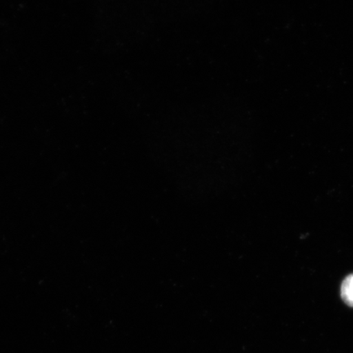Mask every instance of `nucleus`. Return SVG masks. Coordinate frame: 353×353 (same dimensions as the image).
I'll use <instances>...</instances> for the list:
<instances>
[{
  "label": "nucleus",
  "instance_id": "1",
  "mask_svg": "<svg viewBox=\"0 0 353 353\" xmlns=\"http://www.w3.org/2000/svg\"><path fill=\"white\" fill-rule=\"evenodd\" d=\"M341 297L347 305L353 307V274L347 276L343 281Z\"/></svg>",
  "mask_w": 353,
  "mask_h": 353
}]
</instances>
